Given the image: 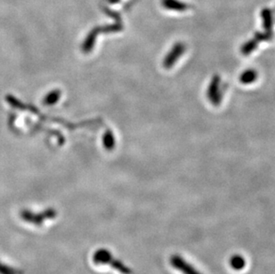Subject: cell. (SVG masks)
<instances>
[{"instance_id": "obj_4", "label": "cell", "mask_w": 275, "mask_h": 274, "mask_svg": "<svg viewBox=\"0 0 275 274\" xmlns=\"http://www.w3.org/2000/svg\"><path fill=\"white\" fill-rule=\"evenodd\" d=\"M60 97V92L59 91H55L53 93L48 94L46 99H45V104H53L57 102L58 99Z\"/></svg>"}, {"instance_id": "obj_2", "label": "cell", "mask_w": 275, "mask_h": 274, "mask_svg": "<svg viewBox=\"0 0 275 274\" xmlns=\"http://www.w3.org/2000/svg\"><path fill=\"white\" fill-rule=\"evenodd\" d=\"M93 261L96 264H107L112 261V256L107 249H101L94 255Z\"/></svg>"}, {"instance_id": "obj_1", "label": "cell", "mask_w": 275, "mask_h": 274, "mask_svg": "<svg viewBox=\"0 0 275 274\" xmlns=\"http://www.w3.org/2000/svg\"><path fill=\"white\" fill-rule=\"evenodd\" d=\"M170 264L175 269L180 271L183 274H202L195 269L192 265L187 263L182 256L178 255H173L170 258Z\"/></svg>"}, {"instance_id": "obj_3", "label": "cell", "mask_w": 275, "mask_h": 274, "mask_svg": "<svg viewBox=\"0 0 275 274\" xmlns=\"http://www.w3.org/2000/svg\"><path fill=\"white\" fill-rule=\"evenodd\" d=\"M230 266L235 271H240L246 266V260L240 255H234L229 261Z\"/></svg>"}]
</instances>
